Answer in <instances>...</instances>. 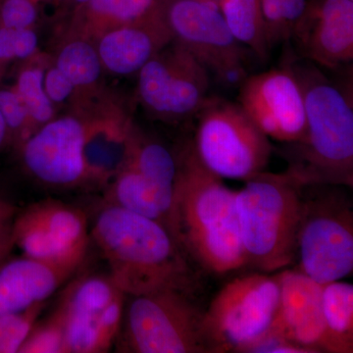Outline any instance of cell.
Returning <instances> with one entry per match:
<instances>
[{"label": "cell", "mask_w": 353, "mask_h": 353, "mask_svg": "<svg viewBox=\"0 0 353 353\" xmlns=\"http://www.w3.org/2000/svg\"><path fill=\"white\" fill-rule=\"evenodd\" d=\"M176 160L173 236L185 256L213 275L246 266L236 192L201 163L192 143L185 145Z\"/></svg>", "instance_id": "6da1fadb"}, {"label": "cell", "mask_w": 353, "mask_h": 353, "mask_svg": "<svg viewBox=\"0 0 353 353\" xmlns=\"http://www.w3.org/2000/svg\"><path fill=\"white\" fill-rule=\"evenodd\" d=\"M92 236L108 261L109 277L126 296L165 290L192 294L196 289L189 259L159 223L106 203Z\"/></svg>", "instance_id": "7a4b0ae2"}, {"label": "cell", "mask_w": 353, "mask_h": 353, "mask_svg": "<svg viewBox=\"0 0 353 353\" xmlns=\"http://www.w3.org/2000/svg\"><path fill=\"white\" fill-rule=\"evenodd\" d=\"M304 94L305 134L294 145L288 172L303 187L353 185L352 94L314 65H290Z\"/></svg>", "instance_id": "3957f363"}, {"label": "cell", "mask_w": 353, "mask_h": 353, "mask_svg": "<svg viewBox=\"0 0 353 353\" xmlns=\"http://www.w3.org/2000/svg\"><path fill=\"white\" fill-rule=\"evenodd\" d=\"M245 183L234 202L246 263L267 274L284 270L296 260L304 187L288 171Z\"/></svg>", "instance_id": "277c9868"}, {"label": "cell", "mask_w": 353, "mask_h": 353, "mask_svg": "<svg viewBox=\"0 0 353 353\" xmlns=\"http://www.w3.org/2000/svg\"><path fill=\"white\" fill-rule=\"evenodd\" d=\"M338 185L303 190L297 234V270L319 284L347 277L353 271V210Z\"/></svg>", "instance_id": "5b68a950"}, {"label": "cell", "mask_w": 353, "mask_h": 353, "mask_svg": "<svg viewBox=\"0 0 353 353\" xmlns=\"http://www.w3.org/2000/svg\"><path fill=\"white\" fill-rule=\"evenodd\" d=\"M192 146L201 163L222 180L245 181L265 171L273 146L270 139L239 103L208 97L196 114Z\"/></svg>", "instance_id": "8992f818"}, {"label": "cell", "mask_w": 353, "mask_h": 353, "mask_svg": "<svg viewBox=\"0 0 353 353\" xmlns=\"http://www.w3.org/2000/svg\"><path fill=\"white\" fill-rule=\"evenodd\" d=\"M279 274H248L228 282L202 317L210 353H243L268 331L280 303Z\"/></svg>", "instance_id": "52a82bcc"}, {"label": "cell", "mask_w": 353, "mask_h": 353, "mask_svg": "<svg viewBox=\"0 0 353 353\" xmlns=\"http://www.w3.org/2000/svg\"><path fill=\"white\" fill-rule=\"evenodd\" d=\"M190 294L165 290L131 296L121 352L210 353L202 331L203 312Z\"/></svg>", "instance_id": "ba28073f"}, {"label": "cell", "mask_w": 353, "mask_h": 353, "mask_svg": "<svg viewBox=\"0 0 353 353\" xmlns=\"http://www.w3.org/2000/svg\"><path fill=\"white\" fill-rule=\"evenodd\" d=\"M174 43L190 51L221 82L245 78V52L212 0H155Z\"/></svg>", "instance_id": "9c48e42d"}, {"label": "cell", "mask_w": 353, "mask_h": 353, "mask_svg": "<svg viewBox=\"0 0 353 353\" xmlns=\"http://www.w3.org/2000/svg\"><path fill=\"white\" fill-rule=\"evenodd\" d=\"M137 95L152 117L179 123L194 117L208 99L209 72L172 41L139 70Z\"/></svg>", "instance_id": "30bf717a"}, {"label": "cell", "mask_w": 353, "mask_h": 353, "mask_svg": "<svg viewBox=\"0 0 353 353\" xmlns=\"http://www.w3.org/2000/svg\"><path fill=\"white\" fill-rule=\"evenodd\" d=\"M126 296L109 276H88L70 285L57 307L65 353L108 352L120 334Z\"/></svg>", "instance_id": "8fae6325"}, {"label": "cell", "mask_w": 353, "mask_h": 353, "mask_svg": "<svg viewBox=\"0 0 353 353\" xmlns=\"http://www.w3.org/2000/svg\"><path fill=\"white\" fill-rule=\"evenodd\" d=\"M238 101L269 139L290 145L303 139L305 101L301 83L290 65L246 76L241 81Z\"/></svg>", "instance_id": "7c38bea8"}, {"label": "cell", "mask_w": 353, "mask_h": 353, "mask_svg": "<svg viewBox=\"0 0 353 353\" xmlns=\"http://www.w3.org/2000/svg\"><path fill=\"white\" fill-rule=\"evenodd\" d=\"M85 121L75 113L55 117L21 145L26 168L51 187H75L87 182L83 148Z\"/></svg>", "instance_id": "4fadbf2b"}, {"label": "cell", "mask_w": 353, "mask_h": 353, "mask_svg": "<svg viewBox=\"0 0 353 353\" xmlns=\"http://www.w3.org/2000/svg\"><path fill=\"white\" fill-rule=\"evenodd\" d=\"M81 117L85 121L83 155L87 181L105 183L126 168L138 128L115 95L106 92Z\"/></svg>", "instance_id": "5bb4252c"}, {"label": "cell", "mask_w": 353, "mask_h": 353, "mask_svg": "<svg viewBox=\"0 0 353 353\" xmlns=\"http://www.w3.org/2000/svg\"><path fill=\"white\" fill-rule=\"evenodd\" d=\"M304 58L328 69L353 59V1L311 0L292 38Z\"/></svg>", "instance_id": "9a60e30c"}, {"label": "cell", "mask_w": 353, "mask_h": 353, "mask_svg": "<svg viewBox=\"0 0 353 353\" xmlns=\"http://www.w3.org/2000/svg\"><path fill=\"white\" fill-rule=\"evenodd\" d=\"M280 303L266 333L282 336L311 353L324 352L323 285L297 269L279 272Z\"/></svg>", "instance_id": "2e32d148"}, {"label": "cell", "mask_w": 353, "mask_h": 353, "mask_svg": "<svg viewBox=\"0 0 353 353\" xmlns=\"http://www.w3.org/2000/svg\"><path fill=\"white\" fill-rule=\"evenodd\" d=\"M94 41L106 74L130 76L138 74L173 38L154 3L145 17L105 32Z\"/></svg>", "instance_id": "e0dca14e"}, {"label": "cell", "mask_w": 353, "mask_h": 353, "mask_svg": "<svg viewBox=\"0 0 353 353\" xmlns=\"http://www.w3.org/2000/svg\"><path fill=\"white\" fill-rule=\"evenodd\" d=\"M77 269L24 257L0 270V316L43 303Z\"/></svg>", "instance_id": "ac0fdd59"}, {"label": "cell", "mask_w": 353, "mask_h": 353, "mask_svg": "<svg viewBox=\"0 0 353 353\" xmlns=\"http://www.w3.org/2000/svg\"><path fill=\"white\" fill-rule=\"evenodd\" d=\"M51 61L68 77L76 88V99L71 113H81L105 94L104 71L94 41L61 28Z\"/></svg>", "instance_id": "d6986e66"}, {"label": "cell", "mask_w": 353, "mask_h": 353, "mask_svg": "<svg viewBox=\"0 0 353 353\" xmlns=\"http://www.w3.org/2000/svg\"><path fill=\"white\" fill-rule=\"evenodd\" d=\"M174 201L175 188H164L150 182L130 166L113 179L108 194V203L159 223L172 236Z\"/></svg>", "instance_id": "ffe728a7"}, {"label": "cell", "mask_w": 353, "mask_h": 353, "mask_svg": "<svg viewBox=\"0 0 353 353\" xmlns=\"http://www.w3.org/2000/svg\"><path fill=\"white\" fill-rule=\"evenodd\" d=\"M154 3L155 0H88L62 19V28L95 41L105 32L145 17Z\"/></svg>", "instance_id": "44dd1931"}, {"label": "cell", "mask_w": 353, "mask_h": 353, "mask_svg": "<svg viewBox=\"0 0 353 353\" xmlns=\"http://www.w3.org/2000/svg\"><path fill=\"white\" fill-rule=\"evenodd\" d=\"M11 233V240L29 259L74 269L85 259V253L58 240L28 210L16 220Z\"/></svg>", "instance_id": "7402d4cb"}, {"label": "cell", "mask_w": 353, "mask_h": 353, "mask_svg": "<svg viewBox=\"0 0 353 353\" xmlns=\"http://www.w3.org/2000/svg\"><path fill=\"white\" fill-rule=\"evenodd\" d=\"M324 352H353V285L334 281L323 285Z\"/></svg>", "instance_id": "603a6c76"}, {"label": "cell", "mask_w": 353, "mask_h": 353, "mask_svg": "<svg viewBox=\"0 0 353 353\" xmlns=\"http://www.w3.org/2000/svg\"><path fill=\"white\" fill-rule=\"evenodd\" d=\"M216 4L234 39L265 61L270 48L260 0H216Z\"/></svg>", "instance_id": "cb8c5ba5"}, {"label": "cell", "mask_w": 353, "mask_h": 353, "mask_svg": "<svg viewBox=\"0 0 353 353\" xmlns=\"http://www.w3.org/2000/svg\"><path fill=\"white\" fill-rule=\"evenodd\" d=\"M50 62V54L41 51L36 57L23 61L14 87L27 108L32 132L57 117V109L48 99L43 87L44 73Z\"/></svg>", "instance_id": "d4e9b609"}, {"label": "cell", "mask_w": 353, "mask_h": 353, "mask_svg": "<svg viewBox=\"0 0 353 353\" xmlns=\"http://www.w3.org/2000/svg\"><path fill=\"white\" fill-rule=\"evenodd\" d=\"M28 211L65 245L87 252L90 234L87 217L82 210L59 202L46 201L34 204Z\"/></svg>", "instance_id": "484cf974"}, {"label": "cell", "mask_w": 353, "mask_h": 353, "mask_svg": "<svg viewBox=\"0 0 353 353\" xmlns=\"http://www.w3.org/2000/svg\"><path fill=\"white\" fill-rule=\"evenodd\" d=\"M127 166L164 188H175L178 175V160L162 143L148 138L139 130ZM126 166V167H127Z\"/></svg>", "instance_id": "4316f807"}, {"label": "cell", "mask_w": 353, "mask_h": 353, "mask_svg": "<svg viewBox=\"0 0 353 353\" xmlns=\"http://www.w3.org/2000/svg\"><path fill=\"white\" fill-rule=\"evenodd\" d=\"M311 0H260L269 48L290 41Z\"/></svg>", "instance_id": "83f0119b"}, {"label": "cell", "mask_w": 353, "mask_h": 353, "mask_svg": "<svg viewBox=\"0 0 353 353\" xmlns=\"http://www.w3.org/2000/svg\"><path fill=\"white\" fill-rule=\"evenodd\" d=\"M43 308V303H38L22 312L0 316V353L20 352Z\"/></svg>", "instance_id": "f1b7e54d"}, {"label": "cell", "mask_w": 353, "mask_h": 353, "mask_svg": "<svg viewBox=\"0 0 353 353\" xmlns=\"http://www.w3.org/2000/svg\"><path fill=\"white\" fill-rule=\"evenodd\" d=\"M19 352L65 353L63 321L58 309L46 321L34 325Z\"/></svg>", "instance_id": "f546056e"}, {"label": "cell", "mask_w": 353, "mask_h": 353, "mask_svg": "<svg viewBox=\"0 0 353 353\" xmlns=\"http://www.w3.org/2000/svg\"><path fill=\"white\" fill-rule=\"evenodd\" d=\"M0 112L6 122L8 134H12L21 146L31 136L32 129L27 108L15 88L0 90Z\"/></svg>", "instance_id": "4dcf8cb0"}, {"label": "cell", "mask_w": 353, "mask_h": 353, "mask_svg": "<svg viewBox=\"0 0 353 353\" xmlns=\"http://www.w3.org/2000/svg\"><path fill=\"white\" fill-rule=\"evenodd\" d=\"M34 0H0V27L10 30L34 28L41 16Z\"/></svg>", "instance_id": "1f68e13d"}, {"label": "cell", "mask_w": 353, "mask_h": 353, "mask_svg": "<svg viewBox=\"0 0 353 353\" xmlns=\"http://www.w3.org/2000/svg\"><path fill=\"white\" fill-rule=\"evenodd\" d=\"M43 87L46 95L55 108L68 105L71 110L76 99V88L69 80L68 77L62 73L52 61L48 65L44 73Z\"/></svg>", "instance_id": "d6a6232c"}, {"label": "cell", "mask_w": 353, "mask_h": 353, "mask_svg": "<svg viewBox=\"0 0 353 353\" xmlns=\"http://www.w3.org/2000/svg\"><path fill=\"white\" fill-rule=\"evenodd\" d=\"M243 353H311L308 350L270 333L262 334Z\"/></svg>", "instance_id": "836d02e7"}, {"label": "cell", "mask_w": 353, "mask_h": 353, "mask_svg": "<svg viewBox=\"0 0 353 353\" xmlns=\"http://www.w3.org/2000/svg\"><path fill=\"white\" fill-rule=\"evenodd\" d=\"M14 48L15 59L26 61L41 52L39 38L34 28L14 30Z\"/></svg>", "instance_id": "e575fe53"}, {"label": "cell", "mask_w": 353, "mask_h": 353, "mask_svg": "<svg viewBox=\"0 0 353 353\" xmlns=\"http://www.w3.org/2000/svg\"><path fill=\"white\" fill-rule=\"evenodd\" d=\"M15 59L14 30L0 27V71Z\"/></svg>", "instance_id": "d590c367"}, {"label": "cell", "mask_w": 353, "mask_h": 353, "mask_svg": "<svg viewBox=\"0 0 353 353\" xmlns=\"http://www.w3.org/2000/svg\"><path fill=\"white\" fill-rule=\"evenodd\" d=\"M88 0H53L57 9V16L61 19L68 16L77 7L83 6Z\"/></svg>", "instance_id": "8d00e7d4"}, {"label": "cell", "mask_w": 353, "mask_h": 353, "mask_svg": "<svg viewBox=\"0 0 353 353\" xmlns=\"http://www.w3.org/2000/svg\"><path fill=\"white\" fill-rule=\"evenodd\" d=\"M13 214V208L8 204L0 201V234H3L6 225Z\"/></svg>", "instance_id": "74e56055"}, {"label": "cell", "mask_w": 353, "mask_h": 353, "mask_svg": "<svg viewBox=\"0 0 353 353\" xmlns=\"http://www.w3.org/2000/svg\"><path fill=\"white\" fill-rule=\"evenodd\" d=\"M7 137H8V130H7L6 122L0 112V145H3Z\"/></svg>", "instance_id": "f35d334b"}, {"label": "cell", "mask_w": 353, "mask_h": 353, "mask_svg": "<svg viewBox=\"0 0 353 353\" xmlns=\"http://www.w3.org/2000/svg\"><path fill=\"white\" fill-rule=\"evenodd\" d=\"M34 1L38 2V3L41 4L43 2L50 1V0H34Z\"/></svg>", "instance_id": "ab89813d"}]
</instances>
